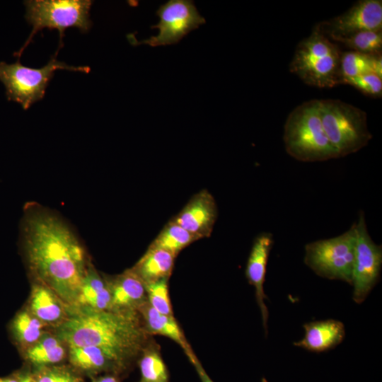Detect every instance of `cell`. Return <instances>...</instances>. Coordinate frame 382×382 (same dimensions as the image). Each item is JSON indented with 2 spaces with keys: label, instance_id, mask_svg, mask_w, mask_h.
Segmentation results:
<instances>
[{
  "label": "cell",
  "instance_id": "6da1fadb",
  "mask_svg": "<svg viewBox=\"0 0 382 382\" xmlns=\"http://www.w3.org/2000/svg\"><path fill=\"white\" fill-rule=\"evenodd\" d=\"M21 231L33 274L64 304L76 306L89 265L69 226L54 213L32 205L25 209Z\"/></svg>",
  "mask_w": 382,
  "mask_h": 382
},
{
  "label": "cell",
  "instance_id": "7a4b0ae2",
  "mask_svg": "<svg viewBox=\"0 0 382 382\" xmlns=\"http://www.w3.org/2000/svg\"><path fill=\"white\" fill-rule=\"evenodd\" d=\"M136 310H94L79 306L58 325L57 337L69 347L96 346L123 370L151 340Z\"/></svg>",
  "mask_w": 382,
  "mask_h": 382
},
{
  "label": "cell",
  "instance_id": "3957f363",
  "mask_svg": "<svg viewBox=\"0 0 382 382\" xmlns=\"http://www.w3.org/2000/svg\"><path fill=\"white\" fill-rule=\"evenodd\" d=\"M283 141L287 154L299 161L339 158L323 127L317 99L303 103L289 113L284 126Z\"/></svg>",
  "mask_w": 382,
  "mask_h": 382
},
{
  "label": "cell",
  "instance_id": "277c9868",
  "mask_svg": "<svg viewBox=\"0 0 382 382\" xmlns=\"http://www.w3.org/2000/svg\"><path fill=\"white\" fill-rule=\"evenodd\" d=\"M340 56L337 45L316 25L297 45L289 71L307 85L332 88L342 83Z\"/></svg>",
  "mask_w": 382,
  "mask_h": 382
},
{
  "label": "cell",
  "instance_id": "5b68a950",
  "mask_svg": "<svg viewBox=\"0 0 382 382\" xmlns=\"http://www.w3.org/2000/svg\"><path fill=\"white\" fill-rule=\"evenodd\" d=\"M92 4L91 0L25 1V18L33 29L23 47L13 55L19 59L35 35L44 28L58 30L59 46L55 53L57 54L63 46L62 38L66 28H76L81 33H87L91 29L93 24L90 18Z\"/></svg>",
  "mask_w": 382,
  "mask_h": 382
},
{
  "label": "cell",
  "instance_id": "8992f818",
  "mask_svg": "<svg viewBox=\"0 0 382 382\" xmlns=\"http://www.w3.org/2000/svg\"><path fill=\"white\" fill-rule=\"evenodd\" d=\"M319 101L323 127L339 158L368 145L372 135L364 110L337 99Z\"/></svg>",
  "mask_w": 382,
  "mask_h": 382
},
{
  "label": "cell",
  "instance_id": "52a82bcc",
  "mask_svg": "<svg viewBox=\"0 0 382 382\" xmlns=\"http://www.w3.org/2000/svg\"><path fill=\"white\" fill-rule=\"evenodd\" d=\"M52 57L48 63L39 69L23 66L20 59L13 64L0 62V81L6 88L7 100L19 103L23 110H28L33 103L42 100L49 82L56 70L89 73V66H75Z\"/></svg>",
  "mask_w": 382,
  "mask_h": 382
},
{
  "label": "cell",
  "instance_id": "ba28073f",
  "mask_svg": "<svg viewBox=\"0 0 382 382\" xmlns=\"http://www.w3.org/2000/svg\"><path fill=\"white\" fill-rule=\"evenodd\" d=\"M356 234L354 225L341 235L305 246V264L317 275L352 284Z\"/></svg>",
  "mask_w": 382,
  "mask_h": 382
},
{
  "label": "cell",
  "instance_id": "9c48e42d",
  "mask_svg": "<svg viewBox=\"0 0 382 382\" xmlns=\"http://www.w3.org/2000/svg\"><path fill=\"white\" fill-rule=\"evenodd\" d=\"M156 14L159 22L151 28H157L158 33L139 42L134 35L129 34L127 38L132 45L146 44L151 47L173 45L205 23L204 18L190 0H170L159 7Z\"/></svg>",
  "mask_w": 382,
  "mask_h": 382
},
{
  "label": "cell",
  "instance_id": "30bf717a",
  "mask_svg": "<svg viewBox=\"0 0 382 382\" xmlns=\"http://www.w3.org/2000/svg\"><path fill=\"white\" fill-rule=\"evenodd\" d=\"M356 234L352 285L353 300L362 303L378 282L382 265V248L371 239L363 212L354 224Z\"/></svg>",
  "mask_w": 382,
  "mask_h": 382
},
{
  "label": "cell",
  "instance_id": "8fae6325",
  "mask_svg": "<svg viewBox=\"0 0 382 382\" xmlns=\"http://www.w3.org/2000/svg\"><path fill=\"white\" fill-rule=\"evenodd\" d=\"M329 39L382 30V1L360 0L347 11L316 25Z\"/></svg>",
  "mask_w": 382,
  "mask_h": 382
},
{
  "label": "cell",
  "instance_id": "7c38bea8",
  "mask_svg": "<svg viewBox=\"0 0 382 382\" xmlns=\"http://www.w3.org/2000/svg\"><path fill=\"white\" fill-rule=\"evenodd\" d=\"M218 217V207L207 190H201L189 199L170 220L199 239L209 237Z\"/></svg>",
  "mask_w": 382,
  "mask_h": 382
},
{
  "label": "cell",
  "instance_id": "4fadbf2b",
  "mask_svg": "<svg viewBox=\"0 0 382 382\" xmlns=\"http://www.w3.org/2000/svg\"><path fill=\"white\" fill-rule=\"evenodd\" d=\"M273 236L263 232L257 236L253 241L245 267V277L250 284L255 288V298L260 310L265 332H267L268 309L265 300L264 283L270 253L273 245Z\"/></svg>",
  "mask_w": 382,
  "mask_h": 382
},
{
  "label": "cell",
  "instance_id": "5bb4252c",
  "mask_svg": "<svg viewBox=\"0 0 382 382\" xmlns=\"http://www.w3.org/2000/svg\"><path fill=\"white\" fill-rule=\"evenodd\" d=\"M303 328L304 337L294 345L313 352H323L335 347L345 336L344 324L333 319L310 322L304 324Z\"/></svg>",
  "mask_w": 382,
  "mask_h": 382
},
{
  "label": "cell",
  "instance_id": "9a60e30c",
  "mask_svg": "<svg viewBox=\"0 0 382 382\" xmlns=\"http://www.w3.org/2000/svg\"><path fill=\"white\" fill-rule=\"evenodd\" d=\"M106 281L111 292V309L138 311L147 301L144 284L131 269Z\"/></svg>",
  "mask_w": 382,
  "mask_h": 382
},
{
  "label": "cell",
  "instance_id": "2e32d148",
  "mask_svg": "<svg viewBox=\"0 0 382 382\" xmlns=\"http://www.w3.org/2000/svg\"><path fill=\"white\" fill-rule=\"evenodd\" d=\"M138 312L149 335H160L170 338L183 349L188 359L195 355L174 316L160 313L147 301L138 308Z\"/></svg>",
  "mask_w": 382,
  "mask_h": 382
},
{
  "label": "cell",
  "instance_id": "e0dca14e",
  "mask_svg": "<svg viewBox=\"0 0 382 382\" xmlns=\"http://www.w3.org/2000/svg\"><path fill=\"white\" fill-rule=\"evenodd\" d=\"M176 256L163 249L148 248L131 270L145 284L169 279Z\"/></svg>",
  "mask_w": 382,
  "mask_h": 382
},
{
  "label": "cell",
  "instance_id": "ac0fdd59",
  "mask_svg": "<svg viewBox=\"0 0 382 382\" xmlns=\"http://www.w3.org/2000/svg\"><path fill=\"white\" fill-rule=\"evenodd\" d=\"M69 360L75 367L91 373L124 371L111 354L96 346L69 347Z\"/></svg>",
  "mask_w": 382,
  "mask_h": 382
},
{
  "label": "cell",
  "instance_id": "d6986e66",
  "mask_svg": "<svg viewBox=\"0 0 382 382\" xmlns=\"http://www.w3.org/2000/svg\"><path fill=\"white\" fill-rule=\"evenodd\" d=\"M77 306L94 310L111 309L109 285L106 279H103L91 265L81 287Z\"/></svg>",
  "mask_w": 382,
  "mask_h": 382
},
{
  "label": "cell",
  "instance_id": "ffe728a7",
  "mask_svg": "<svg viewBox=\"0 0 382 382\" xmlns=\"http://www.w3.org/2000/svg\"><path fill=\"white\" fill-rule=\"evenodd\" d=\"M61 303L54 292L45 285L40 283L33 286L30 312L45 325L60 323L64 320Z\"/></svg>",
  "mask_w": 382,
  "mask_h": 382
},
{
  "label": "cell",
  "instance_id": "44dd1931",
  "mask_svg": "<svg viewBox=\"0 0 382 382\" xmlns=\"http://www.w3.org/2000/svg\"><path fill=\"white\" fill-rule=\"evenodd\" d=\"M340 71L344 79L374 73L382 78L381 54H367L354 51L341 52Z\"/></svg>",
  "mask_w": 382,
  "mask_h": 382
},
{
  "label": "cell",
  "instance_id": "7402d4cb",
  "mask_svg": "<svg viewBox=\"0 0 382 382\" xmlns=\"http://www.w3.org/2000/svg\"><path fill=\"white\" fill-rule=\"evenodd\" d=\"M139 357L138 382H169V373L158 344L151 340Z\"/></svg>",
  "mask_w": 382,
  "mask_h": 382
},
{
  "label": "cell",
  "instance_id": "603a6c76",
  "mask_svg": "<svg viewBox=\"0 0 382 382\" xmlns=\"http://www.w3.org/2000/svg\"><path fill=\"white\" fill-rule=\"evenodd\" d=\"M198 240V237L170 220L148 248L163 249L177 257L180 251Z\"/></svg>",
  "mask_w": 382,
  "mask_h": 382
},
{
  "label": "cell",
  "instance_id": "cb8c5ba5",
  "mask_svg": "<svg viewBox=\"0 0 382 382\" xmlns=\"http://www.w3.org/2000/svg\"><path fill=\"white\" fill-rule=\"evenodd\" d=\"M64 354V348L58 338L43 335L28 349L26 357L30 362L45 366L61 361Z\"/></svg>",
  "mask_w": 382,
  "mask_h": 382
},
{
  "label": "cell",
  "instance_id": "d4e9b609",
  "mask_svg": "<svg viewBox=\"0 0 382 382\" xmlns=\"http://www.w3.org/2000/svg\"><path fill=\"white\" fill-rule=\"evenodd\" d=\"M330 40L343 44L351 51L371 55L381 54L382 30H364Z\"/></svg>",
  "mask_w": 382,
  "mask_h": 382
},
{
  "label": "cell",
  "instance_id": "484cf974",
  "mask_svg": "<svg viewBox=\"0 0 382 382\" xmlns=\"http://www.w3.org/2000/svg\"><path fill=\"white\" fill-rule=\"evenodd\" d=\"M46 325L31 312L23 311L18 313L13 322L14 332L20 342L32 345L42 336V329Z\"/></svg>",
  "mask_w": 382,
  "mask_h": 382
},
{
  "label": "cell",
  "instance_id": "4316f807",
  "mask_svg": "<svg viewBox=\"0 0 382 382\" xmlns=\"http://www.w3.org/2000/svg\"><path fill=\"white\" fill-rule=\"evenodd\" d=\"M168 279H162L145 284L146 299L156 311L166 316H174L169 297Z\"/></svg>",
  "mask_w": 382,
  "mask_h": 382
},
{
  "label": "cell",
  "instance_id": "83f0119b",
  "mask_svg": "<svg viewBox=\"0 0 382 382\" xmlns=\"http://www.w3.org/2000/svg\"><path fill=\"white\" fill-rule=\"evenodd\" d=\"M342 83L351 85L362 93L374 98H381L382 95V78L374 73L344 79Z\"/></svg>",
  "mask_w": 382,
  "mask_h": 382
},
{
  "label": "cell",
  "instance_id": "f1b7e54d",
  "mask_svg": "<svg viewBox=\"0 0 382 382\" xmlns=\"http://www.w3.org/2000/svg\"><path fill=\"white\" fill-rule=\"evenodd\" d=\"M34 378L37 382H83L76 374L62 367H44Z\"/></svg>",
  "mask_w": 382,
  "mask_h": 382
},
{
  "label": "cell",
  "instance_id": "f546056e",
  "mask_svg": "<svg viewBox=\"0 0 382 382\" xmlns=\"http://www.w3.org/2000/svg\"><path fill=\"white\" fill-rule=\"evenodd\" d=\"M189 361L196 370L201 382H214L207 374L200 361L198 359L196 355H195L192 359H189Z\"/></svg>",
  "mask_w": 382,
  "mask_h": 382
},
{
  "label": "cell",
  "instance_id": "4dcf8cb0",
  "mask_svg": "<svg viewBox=\"0 0 382 382\" xmlns=\"http://www.w3.org/2000/svg\"><path fill=\"white\" fill-rule=\"evenodd\" d=\"M93 382H120L116 375L110 374L101 376Z\"/></svg>",
  "mask_w": 382,
  "mask_h": 382
},
{
  "label": "cell",
  "instance_id": "1f68e13d",
  "mask_svg": "<svg viewBox=\"0 0 382 382\" xmlns=\"http://www.w3.org/2000/svg\"><path fill=\"white\" fill-rule=\"evenodd\" d=\"M20 382H37L34 376H25L20 378Z\"/></svg>",
  "mask_w": 382,
  "mask_h": 382
},
{
  "label": "cell",
  "instance_id": "d6a6232c",
  "mask_svg": "<svg viewBox=\"0 0 382 382\" xmlns=\"http://www.w3.org/2000/svg\"><path fill=\"white\" fill-rule=\"evenodd\" d=\"M0 382H20V379L17 380L14 378H0Z\"/></svg>",
  "mask_w": 382,
  "mask_h": 382
}]
</instances>
